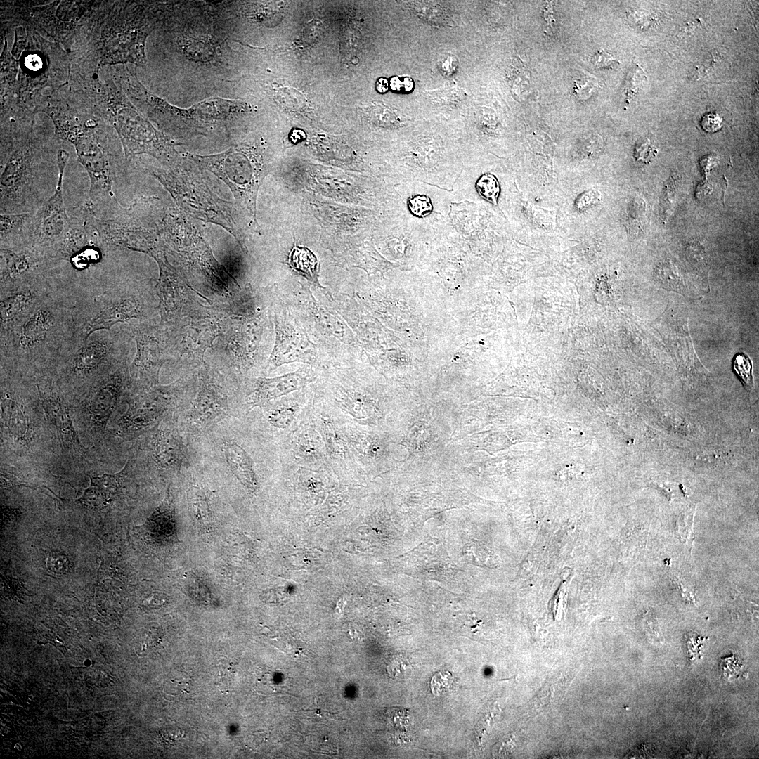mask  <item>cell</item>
<instances>
[{"instance_id":"6da1fadb","label":"cell","mask_w":759,"mask_h":759,"mask_svg":"<svg viewBox=\"0 0 759 759\" xmlns=\"http://www.w3.org/2000/svg\"><path fill=\"white\" fill-rule=\"evenodd\" d=\"M75 297L59 285L26 316L1 330V363L25 368L58 363L75 341Z\"/></svg>"},{"instance_id":"7a4b0ae2","label":"cell","mask_w":759,"mask_h":759,"mask_svg":"<svg viewBox=\"0 0 759 759\" xmlns=\"http://www.w3.org/2000/svg\"><path fill=\"white\" fill-rule=\"evenodd\" d=\"M93 87L98 103L97 112L117 131L126 160L146 154L166 164L176 160L174 141L135 108L112 76Z\"/></svg>"},{"instance_id":"3957f363","label":"cell","mask_w":759,"mask_h":759,"mask_svg":"<svg viewBox=\"0 0 759 759\" xmlns=\"http://www.w3.org/2000/svg\"><path fill=\"white\" fill-rule=\"evenodd\" d=\"M1 133L0 211L18 214L35 211L37 179L40 174L39 147L32 126Z\"/></svg>"},{"instance_id":"277c9868","label":"cell","mask_w":759,"mask_h":759,"mask_svg":"<svg viewBox=\"0 0 759 759\" xmlns=\"http://www.w3.org/2000/svg\"><path fill=\"white\" fill-rule=\"evenodd\" d=\"M147 297L144 288L131 283H113L100 292L76 296L75 339L85 342L94 332L110 330L118 323L147 317L149 309Z\"/></svg>"},{"instance_id":"5b68a950","label":"cell","mask_w":759,"mask_h":759,"mask_svg":"<svg viewBox=\"0 0 759 759\" xmlns=\"http://www.w3.org/2000/svg\"><path fill=\"white\" fill-rule=\"evenodd\" d=\"M143 170L157 179L188 215L220 226L240 241L242 234L233 204L220 198L192 172L176 167H145Z\"/></svg>"},{"instance_id":"8992f818","label":"cell","mask_w":759,"mask_h":759,"mask_svg":"<svg viewBox=\"0 0 759 759\" xmlns=\"http://www.w3.org/2000/svg\"><path fill=\"white\" fill-rule=\"evenodd\" d=\"M184 156L223 181L255 219L257 193L266 173L261 159L255 151L249 147L238 145L213 155L186 153Z\"/></svg>"},{"instance_id":"52a82bcc","label":"cell","mask_w":759,"mask_h":759,"mask_svg":"<svg viewBox=\"0 0 759 759\" xmlns=\"http://www.w3.org/2000/svg\"><path fill=\"white\" fill-rule=\"evenodd\" d=\"M98 123L89 122L77 129L68 142L74 146L77 160L90 180L89 202L95 213L104 209L105 218L115 216L122 207L117 201L114 186L116 172L109 152L98 134Z\"/></svg>"},{"instance_id":"ba28073f","label":"cell","mask_w":759,"mask_h":759,"mask_svg":"<svg viewBox=\"0 0 759 759\" xmlns=\"http://www.w3.org/2000/svg\"><path fill=\"white\" fill-rule=\"evenodd\" d=\"M123 335L112 330L92 334L86 341L75 339L73 345L58 361L65 377L74 382L93 381L98 376L108 375L124 353Z\"/></svg>"},{"instance_id":"9c48e42d","label":"cell","mask_w":759,"mask_h":759,"mask_svg":"<svg viewBox=\"0 0 759 759\" xmlns=\"http://www.w3.org/2000/svg\"><path fill=\"white\" fill-rule=\"evenodd\" d=\"M141 13L142 10L135 14H117L105 22L98 41L99 65L145 64V41L150 25Z\"/></svg>"},{"instance_id":"30bf717a","label":"cell","mask_w":759,"mask_h":759,"mask_svg":"<svg viewBox=\"0 0 759 759\" xmlns=\"http://www.w3.org/2000/svg\"><path fill=\"white\" fill-rule=\"evenodd\" d=\"M68 159L69 153L59 149L57 153L58 174L54 193L35 210L34 231L30 247L40 250L53 261L70 221L63 195V181Z\"/></svg>"},{"instance_id":"8fae6325","label":"cell","mask_w":759,"mask_h":759,"mask_svg":"<svg viewBox=\"0 0 759 759\" xmlns=\"http://www.w3.org/2000/svg\"><path fill=\"white\" fill-rule=\"evenodd\" d=\"M56 263L32 247L0 248V294L51 276Z\"/></svg>"},{"instance_id":"7c38bea8","label":"cell","mask_w":759,"mask_h":759,"mask_svg":"<svg viewBox=\"0 0 759 759\" xmlns=\"http://www.w3.org/2000/svg\"><path fill=\"white\" fill-rule=\"evenodd\" d=\"M252 110L249 104L238 100L212 98L205 100L188 108L171 105L167 101L157 96L150 106L152 117L172 116L183 121L197 123L213 122L230 119L232 117Z\"/></svg>"},{"instance_id":"4fadbf2b","label":"cell","mask_w":759,"mask_h":759,"mask_svg":"<svg viewBox=\"0 0 759 759\" xmlns=\"http://www.w3.org/2000/svg\"><path fill=\"white\" fill-rule=\"evenodd\" d=\"M58 285L48 276L0 294V331L26 316Z\"/></svg>"},{"instance_id":"5bb4252c","label":"cell","mask_w":759,"mask_h":759,"mask_svg":"<svg viewBox=\"0 0 759 759\" xmlns=\"http://www.w3.org/2000/svg\"><path fill=\"white\" fill-rule=\"evenodd\" d=\"M129 330L136 342V355L132 372L136 377L149 379L156 374L162 358V345L157 330L146 325L131 326Z\"/></svg>"},{"instance_id":"9a60e30c","label":"cell","mask_w":759,"mask_h":759,"mask_svg":"<svg viewBox=\"0 0 759 759\" xmlns=\"http://www.w3.org/2000/svg\"><path fill=\"white\" fill-rule=\"evenodd\" d=\"M38 395L48 421L56 428L62 439L79 453L84 451L69 413V409L52 384H37Z\"/></svg>"},{"instance_id":"2e32d148","label":"cell","mask_w":759,"mask_h":759,"mask_svg":"<svg viewBox=\"0 0 759 759\" xmlns=\"http://www.w3.org/2000/svg\"><path fill=\"white\" fill-rule=\"evenodd\" d=\"M314 379L313 374L304 369L273 378H259L257 379L255 389L248 396L247 403L252 407L262 406L301 389Z\"/></svg>"},{"instance_id":"e0dca14e","label":"cell","mask_w":759,"mask_h":759,"mask_svg":"<svg viewBox=\"0 0 759 759\" xmlns=\"http://www.w3.org/2000/svg\"><path fill=\"white\" fill-rule=\"evenodd\" d=\"M122 374L110 373L97 382L91 389L88 408L93 421L105 426L120 396L123 380Z\"/></svg>"},{"instance_id":"ac0fdd59","label":"cell","mask_w":759,"mask_h":759,"mask_svg":"<svg viewBox=\"0 0 759 759\" xmlns=\"http://www.w3.org/2000/svg\"><path fill=\"white\" fill-rule=\"evenodd\" d=\"M292 449L295 458L309 468H324L328 455L323 438L315 427H303L294 434Z\"/></svg>"},{"instance_id":"d6986e66","label":"cell","mask_w":759,"mask_h":759,"mask_svg":"<svg viewBox=\"0 0 759 759\" xmlns=\"http://www.w3.org/2000/svg\"><path fill=\"white\" fill-rule=\"evenodd\" d=\"M0 216L1 248H19L31 245L34 231L35 211L4 214Z\"/></svg>"},{"instance_id":"ffe728a7","label":"cell","mask_w":759,"mask_h":759,"mask_svg":"<svg viewBox=\"0 0 759 759\" xmlns=\"http://www.w3.org/2000/svg\"><path fill=\"white\" fill-rule=\"evenodd\" d=\"M123 471L113 474L91 476L90 486L79 500L80 502L92 509L103 508L108 505L119 491Z\"/></svg>"},{"instance_id":"44dd1931","label":"cell","mask_w":759,"mask_h":759,"mask_svg":"<svg viewBox=\"0 0 759 759\" xmlns=\"http://www.w3.org/2000/svg\"><path fill=\"white\" fill-rule=\"evenodd\" d=\"M314 427L323 438L328 458L342 467L349 466V446L332 419L325 414H318Z\"/></svg>"},{"instance_id":"7402d4cb","label":"cell","mask_w":759,"mask_h":759,"mask_svg":"<svg viewBox=\"0 0 759 759\" xmlns=\"http://www.w3.org/2000/svg\"><path fill=\"white\" fill-rule=\"evenodd\" d=\"M1 410L4 423L15 437L27 441L30 429L21 405L14 399L8 390L1 391Z\"/></svg>"},{"instance_id":"603a6c76","label":"cell","mask_w":759,"mask_h":759,"mask_svg":"<svg viewBox=\"0 0 759 759\" xmlns=\"http://www.w3.org/2000/svg\"><path fill=\"white\" fill-rule=\"evenodd\" d=\"M225 455L230 468L249 490L257 488V480L253 469L252 460L246 451L236 443L228 445Z\"/></svg>"},{"instance_id":"cb8c5ba5","label":"cell","mask_w":759,"mask_h":759,"mask_svg":"<svg viewBox=\"0 0 759 759\" xmlns=\"http://www.w3.org/2000/svg\"><path fill=\"white\" fill-rule=\"evenodd\" d=\"M179 46L186 56L195 61L207 63L216 57V42L209 35L183 36L179 41Z\"/></svg>"},{"instance_id":"d4e9b609","label":"cell","mask_w":759,"mask_h":759,"mask_svg":"<svg viewBox=\"0 0 759 759\" xmlns=\"http://www.w3.org/2000/svg\"><path fill=\"white\" fill-rule=\"evenodd\" d=\"M332 393L335 403L343 411L358 420L368 417L370 407L359 393L338 385Z\"/></svg>"},{"instance_id":"484cf974","label":"cell","mask_w":759,"mask_h":759,"mask_svg":"<svg viewBox=\"0 0 759 759\" xmlns=\"http://www.w3.org/2000/svg\"><path fill=\"white\" fill-rule=\"evenodd\" d=\"M288 262L293 269L316 285L320 286L318 282V260L311 250L305 247L295 245L289 254Z\"/></svg>"},{"instance_id":"4316f807","label":"cell","mask_w":759,"mask_h":759,"mask_svg":"<svg viewBox=\"0 0 759 759\" xmlns=\"http://www.w3.org/2000/svg\"><path fill=\"white\" fill-rule=\"evenodd\" d=\"M299 409V403L294 401H283L272 410L268 420L274 427L287 428L292 424Z\"/></svg>"},{"instance_id":"83f0119b","label":"cell","mask_w":759,"mask_h":759,"mask_svg":"<svg viewBox=\"0 0 759 759\" xmlns=\"http://www.w3.org/2000/svg\"><path fill=\"white\" fill-rule=\"evenodd\" d=\"M275 96L281 106L287 110H304L307 107L304 95L293 88H279L275 91Z\"/></svg>"},{"instance_id":"f1b7e54d","label":"cell","mask_w":759,"mask_h":759,"mask_svg":"<svg viewBox=\"0 0 759 759\" xmlns=\"http://www.w3.org/2000/svg\"><path fill=\"white\" fill-rule=\"evenodd\" d=\"M732 368L746 391L753 387V365L749 357L744 353H737L732 361Z\"/></svg>"},{"instance_id":"f546056e","label":"cell","mask_w":759,"mask_h":759,"mask_svg":"<svg viewBox=\"0 0 759 759\" xmlns=\"http://www.w3.org/2000/svg\"><path fill=\"white\" fill-rule=\"evenodd\" d=\"M479 195L491 203L497 204L500 195V185L496 177L491 174H483L476 182Z\"/></svg>"},{"instance_id":"4dcf8cb0","label":"cell","mask_w":759,"mask_h":759,"mask_svg":"<svg viewBox=\"0 0 759 759\" xmlns=\"http://www.w3.org/2000/svg\"><path fill=\"white\" fill-rule=\"evenodd\" d=\"M452 682V676L449 673H438L435 674L431 680V689L432 693L435 695H439V694L445 692L448 689Z\"/></svg>"},{"instance_id":"1f68e13d","label":"cell","mask_w":759,"mask_h":759,"mask_svg":"<svg viewBox=\"0 0 759 759\" xmlns=\"http://www.w3.org/2000/svg\"><path fill=\"white\" fill-rule=\"evenodd\" d=\"M701 127L706 132H715L722 126V118L715 112H708L701 121Z\"/></svg>"},{"instance_id":"d6a6232c","label":"cell","mask_w":759,"mask_h":759,"mask_svg":"<svg viewBox=\"0 0 759 759\" xmlns=\"http://www.w3.org/2000/svg\"><path fill=\"white\" fill-rule=\"evenodd\" d=\"M390 86L392 90L399 92H410L414 88V82L410 77H403L402 79L397 77H393L391 79Z\"/></svg>"},{"instance_id":"836d02e7","label":"cell","mask_w":759,"mask_h":759,"mask_svg":"<svg viewBox=\"0 0 759 759\" xmlns=\"http://www.w3.org/2000/svg\"><path fill=\"white\" fill-rule=\"evenodd\" d=\"M168 601L167 595L162 592H155L143 600V605L145 607L155 609L164 605Z\"/></svg>"},{"instance_id":"e575fe53","label":"cell","mask_w":759,"mask_h":759,"mask_svg":"<svg viewBox=\"0 0 759 759\" xmlns=\"http://www.w3.org/2000/svg\"><path fill=\"white\" fill-rule=\"evenodd\" d=\"M47 565L55 572H65L68 569L67 560L65 557L51 556L47 561Z\"/></svg>"},{"instance_id":"d590c367","label":"cell","mask_w":759,"mask_h":759,"mask_svg":"<svg viewBox=\"0 0 759 759\" xmlns=\"http://www.w3.org/2000/svg\"><path fill=\"white\" fill-rule=\"evenodd\" d=\"M614 58L604 51H598L592 58V63L597 67H604L615 63Z\"/></svg>"},{"instance_id":"8d00e7d4","label":"cell","mask_w":759,"mask_h":759,"mask_svg":"<svg viewBox=\"0 0 759 759\" xmlns=\"http://www.w3.org/2000/svg\"><path fill=\"white\" fill-rule=\"evenodd\" d=\"M457 60L452 56L443 58L439 65V69L443 75H451L456 71Z\"/></svg>"},{"instance_id":"74e56055","label":"cell","mask_w":759,"mask_h":759,"mask_svg":"<svg viewBox=\"0 0 759 759\" xmlns=\"http://www.w3.org/2000/svg\"><path fill=\"white\" fill-rule=\"evenodd\" d=\"M646 152L649 153L654 152V148L650 145V141H647L638 148L636 153L637 160H648Z\"/></svg>"},{"instance_id":"f35d334b","label":"cell","mask_w":759,"mask_h":759,"mask_svg":"<svg viewBox=\"0 0 759 759\" xmlns=\"http://www.w3.org/2000/svg\"><path fill=\"white\" fill-rule=\"evenodd\" d=\"M388 82L384 78H380L376 84V89L380 93H385L388 90Z\"/></svg>"}]
</instances>
